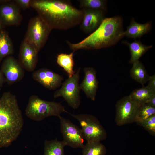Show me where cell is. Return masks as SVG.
I'll return each mask as SVG.
<instances>
[{
    "label": "cell",
    "instance_id": "obj_1",
    "mask_svg": "<svg viewBox=\"0 0 155 155\" xmlns=\"http://www.w3.org/2000/svg\"><path fill=\"white\" fill-rule=\"evenodd\" d=\"M34 9L53 29L65 30L80 24L83 13L69 1L61 0H32Z\"/></svg>",
    "mask_w": 155,
    "mask_h": 155
},
{
    "label": "cell",
    "instance_id": "obj_2",
    "mask_svg": "<svg viewBox=\"0 0 155 155\" xmlns=\"http://www.w3.org/2000/svg\"><path fill=\"white\" fill-rule=\"evenodd\" d=\"M24 125L16 96L10 92L0 98V148L9 146L19 135Z\"/></svg>",
    "mask_w": 155,
    "mask_h": 155
},
{
    "label": "cell",
    "instance_id": "obj_3",
    "mask_svg": "<svg viewBox=\"0 0 155 155\" xmlns=\"http://www.w3.org/2000/svg\"><path fill=\"white\" fill-rule=\"evenodd\" d=\"M123 20L119 16L105 18L99 26L84 40L77 43L67 42L73 51L97 49L108 47L117 43L124 36Z\"/></svg>",
    "mask_w": 155,
    "mask_h": 155
},
{
    "label": "cell",
    "instance_id": "obj_4",
    "mask_svg": "<svg viewBox=\"0 0 155 155\" xmlns=\"http://www.w3.org/2000/svg\"><path fill=\"white\" fill-rule=\"evenodd\" d=\"M63 112L69 113L60 103L45 100L32 95L29 99L25 114L31 120L40 121L51 116L59 117Z\"/></svg>",
    "mask_w": 155,
    "mask_h": 155
},
{
    "label": "cell",
    "instance_id": "obj_5",
    "mask_svg": "<svg viewBox=\"0 0 155 155\" xmlns=\"http://www.w3.org/2000/svg\"><path fill=\"white\" fill-rule=\"evenodd\" d=\"M52 29L39 16L30 19L24 39L39 51L46 43Z\"/></svg>",
    "mask_w": 155,
    "mask_h": 155
},
{
    "label": "cell",
    "instance_id": "obj_6",
    "mask_svg": "<svg viewBox=\"0 0 155 155\" xmlns=\"http://www.w3.org/2000/svg\"><path fill=\"white\" fill-rule=\"evenodd\" d=\"M78 121L85 140L87 142L104 140L106 131L98 119L94 116L88 114H74L69 113Z\"/></svg>",
    "mask_w": 155,
    "mask_h": 155
},
{
    "label": "cell",
    "instance_id": "obj_7",
    "mask_svg": "<svg viewBox=\"0 0 155 155\" xmlns=\"http://www.w3.org/2000/svg\"><path fill=\"white\" fill-rule=\"evenodd\" d=\"M80 69L79 68L72 77L66 79L62 83L61 88L56 90L53 95L55 98H63L68 104L74 109H77L81 102L79 84Z\"/></svg>",
    "mask_w": 155,
    "mask_h": 155
},
{
    "label": "cell",
    "instance_id": "obj_8",
    "mask_svg": "<svg viewBox=\"0 0 155 155\" xmlns=\"http://www.w3.org/2000/svg\"><path fill=\"white\" fill-rule=\"evenodd\" d=\"M140 105L129 96L118 100L115 106L116 124L120 126L135 122Z\"/></svg>",
    "mask_w": 155,
    "mask_h": 155
},
{
    "label": "cell",
    "instance_id": "obj_9",
    "mask_svg": "<svg viewBox=\"0 0 155 155\" xmlns=\"http://www.w3.org/2000/svg\"><path fill=\"white\" fill-rule=\"evenodd\" d=\"M60 131L63 138V141L66 146L73 148H82L85 140L81 129L69 120L60 115Z\"/></svg>",
    "mask_w": 155,
    "mask_h": 155
},
{
    "label": "cell",
    "instance_id": "obj_10",
    "mask_svg": "<svg viewBox=\"0 0 155 155\" xmlns=\"http://www.w3.org/2000/svg\"><path fill=\"white\" fill-rule=\"evenodd\" d=\"M8 84L11 85L21 80L24 75V71L17 60L12 56L7 57L3 61L1 67Z\"/></svg>",
    "mask_w": 155,
    "mask_h": 155
},
{
    "label": "cell",
    "instance_id": "obj_11",
    "mask_svg": "<svg viewBox=\"0 0 155 155\" xmlns=\"http://www.w3.org/2000/svg\"><path fill=\"white\" fill-rule=\"evenodd\" d=\"M38 52L32 44L23 40L20 48L18 61L24 69L30 72L34 70L38 61Z\"/></svg>",
    "mask_w": 155,
    "mask_h": 155
},
{
    "label": "cell",
    "instance_id": "obj_12",
    "mask_svg": "<svg viewBox=\"0 0 155 155\" xmlns=\"http://www.w3.org/2000/svg\"><path fill=\"white\" fill-rule=\"evenodd\" d=\"M22 18L20 8L14 1H7L0 5V21L2 25L18 26Z\"/></svg>",
    "mask_w": 155,
    "mask_h": 155
},
{
    "label": "cell",
    "instance_id": "obj_13",
    "mask_svg": "<svg viewBox=\"0 0 155 155\" xmlns=\"http://www.w3.org/2000/svg\"><path fill=\"white\" fill-rule=\"evenodd\" d=\"M83 16L80 24L81 29L85 33H92L99 26L105 18L104 11L81 9Z\"/></svg>",
    "mask_w": 155,
    "mask_h": 155
},
{
    "label": "cell",
    "instance_id": "obj_14",
    "mask_svg": "<svg viewBox=\"0 0 155 155\" xmlns=\"http://www.w3.org/2000/svg\"><path fill=\"white\" fill-rule=\"evenodd\" d=\"M32 77L34 80L50 90H54L59 87L63 80L62 76L46 68L34 71Z\"/></svg>",
    "mask_w": 155,
    "mask_h": 155
},
{
    "label": "cell",
    "instance_id": "obj_15",
    "mask_svg": "<svg viewBox=\"0 0 155 155\" xmlns=\"http://www.w3.org/2000/svg\"><path fill=\"white\" fill-rule=\"evenodd\" d=\"M83 71L84 76L79 85L80 89L83 91L88 98L94 101L98 87L96 71L94 68L90 67L84 68Z\"/></svg>",
    "mask_w": 155,
    "mask_h": 155
},
{
    "label": "cell",
    "instance_id": "obj_16",
    "mask_svg": "<svg viewBox=\"0 0 155 155\" xmlns=\"http://www.w3.org/2000/svg\"><path fill=\"white\" fill-rule=\"evenodd\" d=\"M152 24V21L144 24H140L137 23L133 18L127 27L126 30L124 32V36L134 39L140 38L150 31Z\"/></svg>",
    "mask_w": 155,
    "mask_h": 155
},
{
    "label": "cell",
    "instance_id": "obj_17",
    "mask_svg": "<svg viewBox=\"0 0 155 155\" xmlns=\"http://www.w3.org/2000/svg\"><path fill=\"white\" fill-rule=\"evenodd\" d=\"M122 42L127 45L129 48L131 57L129 63L131 64H133L139 61L140 58L152 47V45H146L142 43L140 40H137L130 43L126 41H123Z\"/></svg>",
    "mask_w": 155,
    "mask_h": 155
},
{
    "label": "cell",
    "instance_id": "obj_18",
    "mask_svg": "<svg viewBox=\"0 0 155 155\" xmlns=\"http://www.w3.org/2000/svg\"><path fill=\"white\" fill-rule=\"evenodd\" d=\"M73 51L69 54L61 53L57 57V63L67 73L69 77H72L75 73L73 70L74 64Z\"/></svg>",
    "mask_w": 155,
    "mask_h": 155
},
{
    "label": "cell",
    "instance_id": "obj_19",
    "mask_svg": "<svg viewBox=\"0 0 155 155\" xmlns=\"http://www.w3.org/2000/svg\"><path fill=\"white\" fill-rule=\"evenodd\" d=\"M130 74L133 79L143 85L148 81L150 76L143 64L139 60L133 64Z\"/></svg>",
    "mask_w": 155,
    "mask_h": 155
},
{
    "label": "cell",
    "instance_id": "obj_20",
    "mask_svg": "<svg viewBox=\"0 0 155 155\" xmlns=\"http://www.w3.org/2000/svg\"><path fill=\"white\" fill-rule=\"evenodd\" d=\"M13 43L8 33L2 30L0 32V62L3 59L13 54Z\"/></svg>",
    "mask_w": 155,
    "mask_h": 155
},
{
    "label": "cell",
    "instance_id": "obj_21",
    "mask_svg": "<svg viewBox=\"0 0 155 155\" xmlns=\"http://www.w3.org/2000/svg\"><path fill=\"white\" fill-rule=\"evenodd\" d=\"M65 146L63 141H59L57 138L50 140H46L43 155H64V148Z\"/></svg>",
    "mask_w": 155,
    "mask_h": 155
},
{
    "label": "cell",
    "instance_id": "obj_22",
    "mask_svg": "<svg viewBox=\"0 0 155 155\" xmlns=\"http://www.w3.org/2000/svg\"><path fill=\"white\" fill-rule=\"evenodd\" d=\"M100 142H87L82 148V155H106V148Z\"/></svg>",
    "mask_w": 155,
    "mask_h": 155
},
{
    "label": "cell",
    "instance_id": "obj_23",
    "mask_svg": "<svg viewBox=\"0 0 155 155\" xmlns=\"http://www.w3.org/2000/svg\"><path fill=\"white\" fill-rule=\"evenodd\" d=\"M154 94L155 92L146 86L135 90L129 96L133 100L141 105L146 104L149 99Z\"/></svg>",
    "mask_w": 155,
    "mask_h": 155
},
{
    "label": "cell",
    "instance_id": "obj_24",
    "mask_svg": "<svg viewBox=\"0 0 155 155\" xmlns=\"http://www.w3.org/2000/svg\"><path fill=\"white\" fill-rule=\"evenodd\" d=\"M81 9L101 10L104 11L106 8V1L103 0H80L78 1Z\"/></svg>",
    "mask_w": 155,
    "mask_h": 155
},
{
    "label": "cell",
    "instance_id": "obj_25",
    "mask_svg": "<svg viewBox=\"0 0 155 155\" xmlns=\"http://www.w3.org/2000/svg\"><path fill=\"white\" fill-rule=\"evenodd\" d=\"M155 114V107L146 104L140 105L137 114L135 122H137Z\"/></svg>",
    "mask_w": 155,
    "mask_h": 155
},
{
    "label": "cell",
    "instance_id": "obj_26",
    "mask_svg": "<svg viewBox=\"0 0 155 155\" xmlns=\"http://www.w3.org/2000/svg\"><path fill=\"white\" fill-rule=\"evenodd\" d=\"M142 126L152 135H155V114L137 122Z\"/></svg>",
    "mask_w": 155,
    "mask_h": 155
},
{
    "label": "cell",
    "instance_id": "obj_27",
    "mask_svg": "<svg viewBox=\"0 0 155 155\" xmlns=\"http://www.w3.org/2000/svg\"><path fill=\"white\" fill-rule=\"evenodd\" d=\"M31 0H16L14 2L20 8L26 9L30 7Z\"/></svg>",
    "mask_w": 155,
    "mask_h": 155
},
{
    "label": "cell",
    "instance_id": "obj_28",
    "mask_svg": "<svg viewBox=\"0 0 155 155\" xmlns=\"http://www.w3.org/2000/svg\"><path fill=\"white\" fill-rule=\"evenodd\" d=\"M148 88L152 91L155 92V75L150 76L148 81Z\"/></svg>",
    "mask_w": 155,
    "mask_h": 155
},
{
    "label": "cell",
    "instance_id": "obj_29",
    "mask_svg": "<svg viewBox=\"0 0 155 155\" xmlns=\"http://www.w3.org/2000/svg\"><path fill=\"white\" fill-rule=\"evenodd\" d=\"M151 106L155 107V94L153 95L146 103Z\"/></svg>",
    "mask_w": 155,
    "mask_h": 155
},
{
    "label": "cell",
    "instance_id": "obj_30",
    "mask_svg": "<svg viewBox=\"0 0 155 155\" xmlns=\"http://www.w3.org/2000/svg\"><path fill=\"white\" fill-rule=\"evenodd\" d=\"M6 82L3 74L0 69V88L3 86L4 83Z\"/></svg>",
    "mask_w": 155,
    "mask_h": 155
},
{
    "label": "cell",
    "instance_id": "obj_31",
    "mask_svg": "<svg viewBox=\"0 0 155 155\" xmlns=\"http://www.w3.org/2000/svg\"><path fill=\"white\" fill-rule=\"evenodd\" d=\"M2 25L1 22L0 21V32L1 31L2 28Z\"/></svg>",
    "mask_w": 155,
    "mask_h": 155
},
{
    "label": "cell",
    "instance_id": "obj_32",
    "mask_svg": "<svg viewBox=\"0 0 155 155\" xmlns=\"http://www.w3.org/2000/svg\"><path fill=\"white\" fill-rule=\"evenodd\" d=\"M0 90H1V88H0Z\"/></svg>",
    "mask_w": 155,
    "mask_h": 155
}]
</instances>
